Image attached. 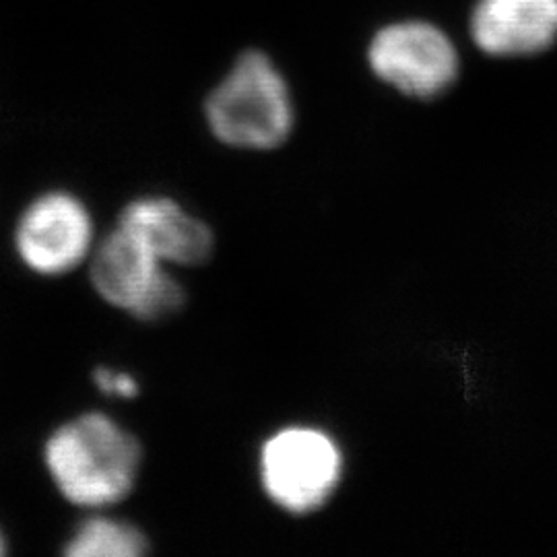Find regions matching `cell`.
<instances>
[{"mask_svg": "<svg viewBox=\"0 0 557 557\" xmlns=\"http://www.w3.org/2000/svg\"><path fill=\"white\" fill-rule=\"evenodd\" d=\"M471 38L490 57H533L557 40V0H478Z\"/></svg>", "mask_w": 557, "mask_h": 557, "instance_id": "cell-7", "label": "cell"}, {"mask_svg": "<svg viewBox=\"0 0 557 557\" xmlns=\"http://www.w3.org/2000/svg\"><path fill=\"white\" fill-rule=\"evenodd\" d=\"M368 62L379 79L419 100L448 91L460 69L453 40L428 21H400L382 27L368 48Z\"/></svg>", "mask_w": 557, "mask_h": 557, "instance_id": "cell-5", "label": "cell"}, {"mask_svg": "<svg viewBox=\"0 0 557 557\" xmlns=\"http://www.w3.org/2000/svg\"><path fill=\"white\" fill-rule=\"evenodd\" d=\"M96 384L108 397L133 398L139 395V382L131 374L112 370V368H100L96 372Z\"/></svg>", "mask_w": 557, "mask_h": 557, "instance_id": "cell-10", "label": "cell"}, {"mask_svg": "<svg viewBox=\"0 0 557 557\" xmlns=\"http://www.w3.org/2000/svg\"><path fill=\"white\" fill-rule=\"evenodd\" d=\"M119 225L137 236L170 267L200 264L211 257L215 244L207 223L184 211L176 200L165 197L133 200L122 211Z\"/></svg>", "mask_w": 557, "mask_h": 557, "instance_id": "cell-8", "label": "cell"}, {"mask_svg": "<svg viewBox=\"0 0 557 557\" xmlns=\"http://www.w3.org/2000/svg\"><path fill=\"white\" fill-rule=\"evenodd\" d=\"M69 557H139L147 554V537L131 522L94 517L81 522L69 539Z\"/></svg>", "mask_w": 557, "mask_h": 557, "instance_id": "cell-9", "label": "cell"}, {"mask_svg": "<svg viewBox=\"0 0 557 557\" xmlns=\"http://www.w3.org/2000/svg\"><path fill=\"white\" fill-rule=\"evenodd\" d=\"M140 458L137 438L103 413L62 423L44 448L46 469L60 494L75 506L96 510L133 492Z\"/></svg>", "mask_w": 557, "mask_h": 557, "instance_id": "cell-1", "label": "cell"}, {"mask_svg": "<svg viewBox=\"0 0 557 557\" xmlns=\"http://www.w3.org/2000/svg\"><path fill=\"white\" fill-rule=\"evenodd\" d=\"M21 262L41 277H60L89 259L94 220L89 209L71 193H44L29 202L15 230Z\"/></svg>", "mask_w": 557, "mask_h": 557, "instance_id": "cell-6", "label": "cell"}, {"mask_svg": "<svg viewBox=\"0 0 557 557\" xmlns=\"http://www.w3.org/2000/svg\"><path fill=\"white\" fill-rule=\"evenodd\" d=\"M211 133L225 145L267 151L289 139L294 100L285 77L267 54H242L205 106Z\"/></svg>", "mask_w": 557, "mask_h": 557, "instance_id": "cell-2", "label": "cell"}, {"mask_svg": "<svg viewBox=\"0 0 557 557\" xmlns=\"http://www.w3.org/2000/svg\"><path fill=\"white\" fill-rule=\"evenodd\" d=\"M91 283L110 306L139 320L168 319L184 304L170 264L120 225L91 252Z\"/></svg>", "mask_w": 557, "mask_h": 557, "instance_id": "cell-4", "label": "cell"}, {"mask_svg": "<svg viewBox=\"0 0 557 557\" xmlns=\"http://www.w3.org/2000/svg\"><path fill=\"white\" fill-rule=\"evenodd\" d=\"M7 552V545H4V537L0 535V556Z\"/></svg>", "mask_w": 557, "mask_h": 557, "instance_id": "cell-11", "label": "cell"}, {"mask_svg": "<svg viewBox=\"0 0 557 557\" xmlns=\"http://www.w3.org/2000/svg\"><path fill=\"white\" fill-rule=\"evenodd\" d=\"M259 465L264 494L289 515H310L322 508L343 478L337 442L310 425L275 432L262 444Z\"/></svg>", "mask_w": 557, "mask_h": 557, "instance_id": "cell-3", "label": "cell"}]
</instances>
